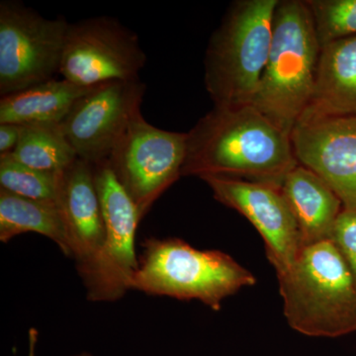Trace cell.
Returning <instances> with one entry per match:
<instances>
[{
  "mask_svg": "<svg viewBox=\"0 0 356 356\" xmlns=\"http://www.w3.org/2000/svg\"><path fill=\"white\" fill-rule=\"evenodd\" d=\"M291 140L300 165L330 185L344 210L356 211V117L300 122Z\"/></svg>",
  "mask_w": 356,
  "mask_h": 356,
  "instance_id": "12",
  "label": "cell"
},
{
  "mask_svg": "<svg viewBox=\"0 0 356 356\" xmlns=\"http://www.w3.org/2000/svg\"><path fill=\"white\" fill-rule=\"evenodd\" d=\"M58 178L57 204L69 238L70 257L79 268L95 259L105 238L95 165L77 158L58 172Z\"/></svg>",
  "mask_w": 356,
  "mask_h": 356,
  "instance_id": "13",
  "label": "cell"
},
{
  "mask_svg": "<svg viewBox=\"0 0 356 356\" xmlns=\"http://www.w3.org/2000/svg\"><path fill=\"white\" fill-rule=\"evenodd\" d=\"M278 1L234 2L213 33L206 51L204 83L214 107L254 103L270 51Z\"/></svg>",
  "mask_w": 356,
  "mask_h": 356,
  "instance_id": "4",
  "label": "cell"
},
{
  "mask_svg": "<svg viewBox=\"0 0 356 356\" xmlns=\"http://www.w3.org/2000/svg\"><path fill=\"white\" fill-rule=\"evenodd\" d=\"M70 23L49 19L22 2H0V95L17 92L60 74Z\"/></svg>",
  "mask_w": 356,
  "mask_h": 356,
  "instance_id": "6",
  "label": "cell"
},
{
  "mask_svg": "<svg viewBox=\"0 0 356 356\" xmlns=\"http://www.w3.org/2000/svg\"><path fill=\"white\" fill-rule=\"evenodd\" d=\"M356 117V36L322 47L313 97L300 122Z\"/></svg>",
  "mask_w": 356,
  "mask_h": 356,
  "instance_id": "15",
  "label": "cell"
},
{
  "mask_svg": "<svg viewBox=\"0 0 356 356\" xmlns=\"http://www.w3.org/2000/svg\"><path fill=\"white\" fill-rule=\"evenodd\" d=\"M321 51L307 2L280 0L270 51L252 104L290 135L313 97Z\"/></svg>",
  "mask_w": 356,
  "mask_h": 356,
  "instance_id": "3",
  "label": "cell"
},
{
  "mask_svg": "<svg viewBox=\"0 0 356 356\" xmlns=\"http://www.w3.org/2000/svg\"><path fill=\"white\" fill-rule=\"evenodd\" d=\"M10 156L22 165L53 173L63 172L77 159L60 124L22 126L19 142Z\"/></svg>",
  "mask_w": 356,
  "mask_h": 356,
  "instance_id": "18",
  "label": "cell"
},
{
  "mask_svg": "<svg viewBox=\"0 0 356 356\" xmlns=\"http://www.w3.org/2000/svg\"><path fill=\"white\" fill-rule=\"evenodd\" d=\"M27 232L47 236L70 257L69 238L57 203L33 200L0 188V241Z\"/></svg>",
  "mask_w": 356,
  "mask_h": 356,
  "instance_id": "17",
  "label": "cell"
},
{
  "mask_svg": "<svg viewBox=\"0 0 356 356\" xmlns=\"http://www.w3.org/2000/svg\"><path fill=\"white\" fill-rule=\"evenodd\" d=\"M95 165L96 188L102 204L105 238L95 259L77 268L91 301L122 298L139 268L135 250L136 229L142 217L119 184L108 161Z\"/></svg>",
  "mask_w": 356,
  "mask_h": 356,
  "instance_id": "7",
  "label": "cell"
},
{
  "mask_svg": "<svg viewBox=\"0 0 356 356\" xmlns=\"http://www.w3.org/2000/svg\"><path fill=\"white\" fill-rule=\"evenodd\" d=\"M321 47L356 36V0H307Z\"/></svg>",
  "mask_w": 356,
  "mask_h": 356,
  "instance_id": "20",
  "label": "cell"
},
{
  "mask_svg": "<svg viewBox=\"0 0 356 356\" xmlns=\"http://www.w3.org/2000/svg\"><path fill=\"white\" fill-rule=\"evenodd\" d=\"M72 356H93V355H90V353H79V355H72Z\"/></svg>",
  "mask_w": 356,
  "mask_h": 356,
  "instance_id": "23",
  "label": "cell"
},
{
  "mask_svg": "<svg viewBox=\"0 0 356 356\" xmlns=\"http://www.w3.org/2000/svg\"><path fill=\"white\" fill-rule=\"evenodd\" d=\"M332 240L343 255L356 281V211H341L337 218Z\"/></svg>",
  "mask_w": 356,
  "mask_h": 356,
  "instance_id": "21",
  "label": "cell"
},
{
  "mask_svg": "<svg viewBox=\"0 0 356 356\" xmlns=\"http://www.w3.org/2000/svg\"><path fill=\"white\" fill-rule=\"evenodd\" d=\"M187 133L151 125L142 112L134 117L108 159L112 172L146 216L154 203L181 177Z\"/></svg>",
  "mask_w": 356,
  "mask_h": 356,
  "instance_id": "8",
  "label": "cell"
},
{
  "mask_svg": "<svg viewBox=\"0 0 356 356\" xmlns=\"http://www.w3.org/2000/svg\"><path fill=\"white\" fill-rule=\"evenodd\" d=\"M299 165L291 135L254 104L214 107L187 132L182 177H222L280 187Z\"/></svg>",
  "mask_w": 356,
  "mask_h": 356,
  "instance_id": "1",
  "label": "cell"
},
{
  "mask_svg": "<svg viewBox=\"0 0 356 356\" xmlns=\"http://www.w3.org/2000/svg\"><path fill=\"white\" fill-rule=\"evenodd\" d=\"M22 126L0 124V156L13 153L19 142Z\"/></svg>",
  "mask_w": 356,
  "mask_h": 356,
  "instance_id": "22",
  "label": "cell"
},
{
  "mask_svg": "<svg viewBox=\"0 0 356 356\" xmlns=\"http://www.w3.org/2000/svg\"><path fill=\"white\" fill-rule=\"evenodd\" d=\"M201 179L217 201L247 218L257 229L276 274L292 266L303 247L298 226L280 187L229 177Z\"/></svg>",
  "mask_w": 356,
  "mask_h": 356,
  "instance_id": "11",
  "label": "cell"
},
{
  "mask_svg": "<svg viewBox=\"0 0 356 356\" xmlns=\"http://www.w3.org/2000/svg\"><path fill=\"white\" fill-rule=\"evenodd\" d=\"M277 278L294 331L332 339L356 332V281L332 240L302 248Z\"/></svg>",
  "mask_w": 356,
  "mask_h": 356,
  "instance_id": "2",
  "label": "cell"
},
{
  "mask_svg": "<svg viewBox=\"0 0 356 356\" xmlns=\"http://www.w3.org/2000/svg\"><path fill=\"white\" fill-rule=\"evenodd\" d=\"M91 88L54 79L1 96L0 124H60L77 99Z\"/></svg>",
  "mask_w": 356,
  "mask_h": 356,
  "instance_id": "16",
  "label": "cell"
},
{
  "mask_svg": "<svg viewBox=\"0 0 356 356\" xmlns=\"http://www.w3.org/2000/svg\"><path fill=\"white\" fill-rule=\"evenodd\" d=\"M147 55L139 36L108 16L70 23L60 74L76 86L140 79Z\"/></svg>",
  "mask_w": 356,
  "mask_h": 356,
  "instance_id": "9",
  "label": "cell"
},
{
  "mask_svg": "<svg viewBox=\"0 0 356 356\" xmlns=\"http://www.w3.org/2000/svg\"><path fill=\"white\" fill-rule=\"evenodd\" d=\"M146 84L109 81L79 97L60 124L77 158L97 165L108 161L129 124L140 112Z\"/></svg>",
  "mask_w": 356,
  "mask_h": 356,
  "instance_id": "10",
  "label": "cell"
},
{
  "mask_svg": "<svg viewBox=\"0 0 356 356\" xmlns=\"http://www.w3.org/2000/svg\"><path fill=\"white\" fill-rule=\"evenodd\" d=\"M131 289L178 300H199L212 310L245 287L254 274L220 250H200L180 238H149Z\"/></svg>",
  "mask_w": 356,
  "mask_h": 356,
  "instance_id": "5",
  "label": "cell"
},
{
  "mask_svg": "<svg viewBox=\"0 0 356 356\" xmlns=\"http://www.w3.org/2000/svg\"><path fill=\"white\" fill-rule=\"evenodd\" d=\"M58 173L42 172L0 156V188L28 199L57 203Z\"/></svg>",
  "mask_w": 356,
  "mask_h": 356,
  "instance_id": "19",
  "label": "cell"
},
{
  "mask_svg": "<svg viewBox=\"0 0 356 356\" xmlns=\"http://www.w3.org/2000/svg\"><path fill=\"white\" fill-rule=\"evenodd\" d=\"M298 226L302 247L332 240L343 203L330 185L310 168H293L280 186Z\"/></svg>",
  "mask_w": 356,
  "mask_h": 356,
  "instance_id": "14",
  "label": "cell"
}]
</instances>
